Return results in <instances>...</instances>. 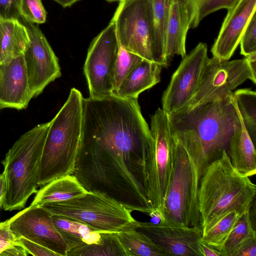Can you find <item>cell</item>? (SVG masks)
I'll return each mask as SVG.
<instances>
[{"label":"cell","instance_id":"cell-1","mask_svg":"<svg viewBox=\"0 0 256 256\" xmlns=\"http://www.w3.org/2000/svg\"><path fill=\"white\" fill-rule=\"evenodd\" d=\"M152 140L136 100L116 96L94 100L83 108L72 174L87 191L150 215L153 209L145 186L143 156Z\"/></svg>","mask_w":256,"mask_h":256},{"label":"cell","instance_id":"cell-2","mask_svg":"<svg viewBox=\"0 0 256 256\" xmlns=\"http://www.w3.org/2000/svg\"><path fill=\"white\" fill-rule=\"evenodd\" d=\"M168 115L171 131L189 158L192 173L191 214L193 221L196 222L200 178L223 150L227 152L230 137L240 123L239 114L232 93L190 111Z\"/></svg>","mask_w":256,"mask_h":256},{"label":"cell","instance_id":"cell-3","mask_svg":"<svg viewBox=\"0 0 256 256\" xmlns=\"http://www.w3.org/2000/svg\"><path fill=\"white\" fill-rule=\"evenodd\" d=\"M256 186L232 166L226 150L206 168L198 191L200 224L204 232L229 212H250Z\"/></svg>","mask_w":256,"mask_h":256},{"label":"cell","instance_id":"cell-4","mask_svg":"<svg viewBox=\"0 0 256 256\" xmlns=\"http://www.w3.org/2000/svg\"><path fill=\"white\" fill-rule=\"evenodd\" d=\"M84 98L79 90L72 88L50 120L39 168L38 186L73 174L82 135Z\"/></svg>","mask_w":256,"mask_h":256},{"label":"cell","instance_id":"cell-5","mask_svg":"<svg viewBox=\"0 0 256 256\" xmlns=\"http://www.w3.org/2000/svg\"><path fill=\"white\" fill-rule=\"evenodd\" d=\"M50 121L38 124L13 144L2 163L6 191L3 208L20 210L38 192V180L43 148Z\"/></svg>","mask_w":256,"mask_h":256},{"label":"cell","instance_id":"cell-6","mask_svg":"<svg viewBox=\"0 0 256 256\" xmlns=\"http://www.w3.org/2000/svg\"><path fill=\"white\" fill-rule=\"evenodd\" d=\"M42 206L52 215L78 221L98 232L118 233L138 226L128 209L100 192H88L81 196Z\"/></svg>","mask_w":256,"mask_h":256},{"label":"cell","instance_id":"cell-7","mask_svg":"<svg viewBox=\"0 0 256 256\" xmlns=\"http://www.w3.org/2000/svg\"><path fill=\"white\" fill-rule=\"evenodd\" d=\"M152 141L143 156L145 186L153 210L162 214L172 164V132L168 115L160 108L151 116Z\"/></svg>","mask_w":256,"mask_h":256},{"label":"cell","instance_id":"cell-8","mask_svg":"<svg viewBox=\"0 0 256 256\" xmlns=\"http://www.w3.org/2000/svg\"><path fill=\"white\" fill-rule=\"evenodd\" d=\"M112 19L122 48L156 63L151 0H120Z\"/></svg>","mask_w":256,"mask_h":256},{"label":"cell","instance_id":"cell-9","mask_svg":"<svg viewBox=\"0 0 256 256\" xmlns=\"http://www.w3.org/2000/svg\"><path fill=\"white\" fill-rule=\"evenodd\" d=\"M248 79L255 84L246 58L232 60L208 58L196 92L187 105L178 112H188L230 94Z\"/></svg>","mask_w":256,"mask_h":256},{"label":"cell","instance_id":"cell-10","mask_svg":"<svg viewBox=\"0 0 256 256\" xmlns=\"http://www.w3.org/2000/svg\"><path fill=\"white\" fill-rule=\"evenodd\" d=\"M172 132V131H171ZM172 164L161 222L192 226L191 214L192 173L188 155L172 132Z\"/></svg>","mask_w":256,"mask_h":256},{"label":"cell","instance_id":"cell-11","mask_svg":"<svg viewBox=\"0 0 256 256\" xmlns=\"http://www.w3.org/2000/svg\"><path fill=\"white\" fill-rule=\"evenodd\" d=\"M120 43L115 24H108L91 42L84 66L90 96L114 94V70Z\"/></svg>","mask_w":256,"mask_h":256},{"label":"cell","instance_id":"cell-12","mask_svg":"<svg viewBox=\"0 0 256 256\" xmlns=\"http://www.w3.org/2000/svg\"><path fill=\"white\" fill-rule=\"evenodd\" d=\"M29 37L23 53L32 98L42 94L61 76L58 60L46 36L35 24L22 20Z\"/></svg>","mask_w":256,"mask_h":256},{"label":"cell","instance_id":"cell-13","mask_svg":"<svg viewBox=\"0 0 256 256\" xmlns=\"http://www.w3.org/2000/svg\"><path fill=\"white\" fill-rule=\"evenodd\" d=\"M208 58L207 45L202 42L182 58L163 93L162 105L164 112L174 114L187 105L198 87Z\"/></svg>","mask_w":256,"mask_h":256},{"label":"cell","instance_id":"cell-14","mask_svg":"<svg viewBox=\"0 0 256 256\" xmlns=\"http://www.w3.org/2000/svg\"><path fill=\"white\" fill-rule=\"evenodd\" d=\"M18 238L24 237L57 254L68 256L66 244L55 226L52 214L42 206L30 205L8 219Z\"/></svg>","mask_w":256,"mask_h":256},{"label":"cell","instance_id":"cell-15","mask_svg":"<svg viewBox=\"0 0 256 256\" xmlns=\"http://www.w3.org/2000/svg\"><path fill=\"white\" fill-rule=\"evenodd\" d=\"M150 238L170 256H202L199 242L202 235L200 224L187 226L138 221L136 228Z\"/></svg>","mask_w":256,"mask_h":256},{"label":"cell","instance_id":"cell-16","mask_svg":"<svg viewBox=\"0 0 256 256\" xmlns=\"http://www.w3.org/2000/svg\"><path fill=\"white\" fill-rule=\"evenodd\" d=\"M256 11V0H238L228 10L220 30L211 49L213 56L229 60L238 46L248 22Z\"/></svg>","mask_w":256,"mask_h":256},{"label":"cell","instance_id":"cell-17","mask_svg":"<svg viewBox=\"0 0 256 256\" xmlns=\"http://www.w3.org/2000/svg\"><path fill=\"white\" fill-rule=\"evenodd\" d=\"M32 98L23 54L0 63V110L24 109Z\"/></svg>","mask_w":256,"mask_h":256},{"label":"cell","instance_id":"cell-18","mask_svg":"<svg viewBox=\"0 0 256 256\" xmlns=\"http://www.w3.org/2000/svg\"><path fill=\"white\" fill-rule=\"evenodd\" d=\"M238 110L240 123L230 137L227 153L233 167L242 175L250 177L256 173L254 144L246 130L238 108Z\"/></svg>","mask_w":256,"mask_h":256},{"label":"cell","instance_id":"cell-19","mask_svg":"<svg viewBox=\"0 0 256 256\" xmlns=\"http://www.w3.org/2000/svg\"><path fill=\"white\" fill-rule=\"evenodd\" d=\"M190 18L184 5L179 0H170L166 36V56L170 64L175 55L184 58Z\"/></svg>","mask_w":256,"mask_h":256},{"label":"cell","instance_id":"cell-20","mask_svg":"<svg viewBox=\"0 0 256 256\" xmlns=\"http://www.w3.org/2000/svg\"><path fill=\"white\" fill-rule=\"evenodd\" d=\"M162 66L142 60L122 81L115 94L128 99H138V96L160 81Z\"/></svg>","mask_w":256,"mask_h":256},{"label":"cell","instance_id":"cell-21","mask_svg":"<svg viewBox=\"0 0 256 256\" xmlns=\"http://www.w3.org/2000/svg\"><path fill=\"white\" fill-rule=\"evenodd\" d=\"M87 191L72 174H68L52 180L38 190L30 205L44 204L68 200L84 196Z\"/></svg>","mask_w":256,"mask_h":256},{"label":"cell","instance_id":"cell-22","mask_svg":"<svg viewBox=\"0 0 256 256\" xmlns=\"http://www.w3.org/2000/svg\"><path fill=\"white\" fill-rule=\"evenodd\" d=\"M28 42L26 28L19 20H0V63L23 54Z\"/></svg>","mask_w":256,"mask_h":256},{"label":"cell","instance_id":"cell-23","mask_svg":"<svg viewBox=\"0 0 256 256\" xmlns=\"http://www.w3.org/2000/svg\"><path fill=\"white\" fill-rule=\"evenodd\" d=\"M52 218L66 244L68 252L82 245L100 241V232L80 222L58 215H52Z\"/></svg>","mask_w":256,"mask_h":256},{"label":"cell","instance_id":"cell-24","mask_svg":"<svg viewBox=\"0 0 256 256\" xmlns=\"http://www.w3.org/2000/svg\"><path fill=\"white\" fill-rule=\"evenodd\" d=\"M170 2V0H151L156 62L163 68L169 66L166 59V50Z\"/></svg>","mask_w":256,"mask_h":256},{"label":"cell","instance_id":"cell-25","mask_svg":"<svg viewBox=\"0 0 256 256\" xmlns=\"http://www.w3.org/2000/svg\"><path fill=\"white\" fill-rule=\"evenodd\" d=\"M126 256H168L150 238L136 228L117 233Z\"/></svg>","mask_w":256,"mask_h":256},{"label":"cell","instance_id":"cell-26","mask_svg":"<svg viewBox=\"0 0 256 256\" xmlns=\"http://www.w3.org/2000/svg\"><path fill=\"white\" fill-rule=\"evenodd\" d=\"M100 241L96 244H84L68 254V256H126L117 233L100 232Z\"/></svg>","mask_w":256,"mask_h":256},{"label":"cell","instance_id":"cell-27","mask_svg":"<svg viewBox=\"0 0 256 256\" xmlns=\"http://www.w3.org/2000/svg\"><path fill=\"white\" fill-rule=\"evenodd\" d=\"M256 238L250 212L240 216L235 226L221 250L222 256H236L240 248L248 241Z\"/></svg>","mask_w":256,"mask_h":256},{"label":"cell","instance_id":"cell-28","mask_svg":"<svg viewBox=\"0 0 256 256\" xmlns=\"http://www.w3.org/2000/svg\"><path fill=\"white\" fill-rule=\"evenodd\" d=\"M247 132L254 144L256 139V93L250 88H241L232 92Z\"/></svg>","mask_w":256,"mask_h":256},{"label":"cell","instance_id":"cell-29","mask_svg":"<svg viewBox=\"0 0 256 256\" xmlns=\"http://www.w3.org/2000/svg\"><path fill=\"white\" fill-rule=\"evenodd\" d=\"M240 216V215L236 211L228 212L208 229L202 232L200 240L218 250L221 254L222 247Z\"/></svg>","mask_w":256,"mask_h":256},{"label":"cell","instance_id":"cell-30","mask_svg":"<svg viewBox=\"0 0 256 256\" xmlns=\"http://www.w3.org/2000/svg\"><path fill=\"white\" fill-rule=\"evenodd\" d=\"M185 6L190 18V28H196L206 16L221 9L227 10L238 0H179Z\"/></svg>","mask_w":256,"mask_h":256},{"label":"cell","instance_id":"cell-31","mask_svg":"<svg viewBox=\"0 0 256 256\" xmlns=\"http://www.w3.org/2000/svg\"><path fill=\"white\" fill-rule=\"evenodd\" d=\"M142 60L139 56L126 50L120 44L114 70V94L124 78Z\"/></svg>","mask_w":256,"mask_h":256},{"label":"cell","instance_id":"cell-32","mask_svg":"<svg viewBox=\"0 0 256 256\" xmlns=\"http://www.w3.org/2000/svg\"><path fill=\"white\" fill-rule=\"evenodd\" d=\"M20 18L35 24L44 23L46 12L41 0H22Z\"/></svg>","mask_w":256,"mask_h":256},{"label":"cell","instance_id":"cell-33","mask_svg":"<svg viewBox=\"0 0 256 256\" xmlns=\"http://www.w3.org/2000/svg\"><path fill=\"white\" fill-rule=\"evenodd\" d=\"M240 54L245 56L256 52V15L254 13L248 22L241 36Z\"/></svg>","mask_w":256,"mask_h":256},{"label":"cell","instance_id":"cell-34","mask_svg":"<svg viewBox=\"0 0 256 256\" xmlns=\"http://www.w3.org/2000/svg\"><path fill=\"white\" fill-rule=\"evenodd\" d=\"M22 0H0V20H19Z\"/></svg>","mask_w":256,"mask_h":256},{"label":"cell","instance_id":"cell-35","mask_svg":"<svg viewBox=\"0 0 256 256\" xmlns=\"http://www.w3.org/2000/svg\"><path fill=\"white\" fill-rule=\"evenodd\" d=\"M11 230L8 220L0 222V254L8 248L20 244Z\"/></svg>","mask_w":256,"mask_h":256},{"label":"cell","instance_id":"cell-36","mask_svg":"<svg viewBox=\"0 0 256 256\" xmlns=\"http://www.w3.org/2000/svg\"><path fill=\"white\" fill-rule=\"evenodd\" d=\"M18 241L28 252L30 255L34 256H58L57 254L52 250L24 237H18Z\"/></svg>","mask_w":256,"mask_h":256},{"label":"cell","instance_id":"cell-37","mask_svg":"<svg viewBox=\"0 0 256 256\" xmlns=\"http://www.w3.org/2000/svg\"><path fill=\"white\" fill-rule=\"evenodd\" d=\"M256 238L245 244L238 251L236 256H256Z\"/></svg>","mask_w":256,"mask_h":256},{"label":"cell","instance_id":"cell-38","mask_svg":"<svg viewBox=\"0 0 256 256\" xmlns=\"http://www.w3.org/2000/svg\"><path fill=\"white\" fill-rule=\"evenodd\" d=\"M30 255L20 244L14 245L2 252V256H27Z\"/></svg>","mask_w":256,"mask_h":256},{"label":"cell","instance_id":"cell-39","mask_svg":"<svg viewBox=\"0 0 256 256\" xmlns=\"http://www.w3.org/2000/svg\"><path fill=\"white\" fill-rule=\"evenodd\" d=\"M199 244L202 256H221L220 252L218 250L205 244L200 240Z\"/></svg>","mask_w":256,"mask_h":256},{"label":"cell","instance_id":"cell-40","mask_svg":"<svg viewBox=\"0 0 256 256\" xmlns=\"http://www.w3.org/2000/svg\"><path fill=\"white\" fill-rule=\"evenodd\" d=\"M253 80L256 82V52L245 56Z\"/></svg>","mask_w":256,"mask_h":256},{"label":"cell","instance_id":"cell-41","mask_svg":"<svg viewBox=\"0 0 256 256\" xmlns=\"http://www.w3.org/2000/svg\"><path fill=\"white\" fill-rule=\"evenodd\" d=\"M6 186L3 173L0 174V210L3 206L6 197Z\"/></svg>","mask_w":256,"mask_h":256},{"label":"cell","instance_id":"cell-42","mask_svg":"<svg viewBox=\"0 0 256 256\" xmlns=\"http://www.w3.org/2000/svg\"><path fill=\"white\" fill-rule=\"evenodd\" d=\"M63 8L70 7L80 0H54Z\"/></svg>","mask_w":256,"mask_h":256},{"label":"cell","instance_id":"cell-43","mask_svg":"<svg viewBox=\"0 0 256 256\" xmlns=\"http://www.w3.org/2000/svg\"><path fill=\"white\" fill-rule=\"evenodd\" d=\"M106 0L108 2H119L120 1V0Z\"/></svg>","mask_w":256,"mask_h":256}]
</instances>
